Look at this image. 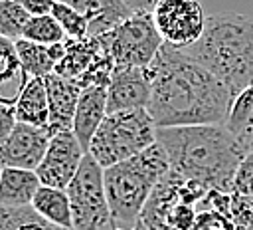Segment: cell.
<instances>
[{
	"instance_id": "cell-1",
	"label": "cell",
	"mask_w": 253,
	"mask_h": 230,
	"mask_svg": "<svg viewBox=\"0 0 253 230\" xmlns=\"http://www.w3.org/2000/svg\"><path fill=\"white\" fill-rule=\"evenodd\" d=\"M148 113L158 129L188 125H225L233 95L211 71L184 54L162 44L148 65Z\"/></svg>"
},
{
	"instance_id": "cell-2",
	"label": "cell",
	"mask_w": 253,
	"mask_h": 230,
	"mask_svg": "<svg viewBox=\"0 0 253 230\" xmlns=\"http://www.w3.org/2000/svg\"><path fill=\"white\" fill-rule=\"evenodd\" d=\"M156 141L168 155L170 171L210 190L231 192L235 171L247 155L225 125L164 127Z\"/></svg>"
},
{
	"instance_id": "cell-3",
	"label": "cell",
	"mask_w": 253,
	"mask_h": 230,
	"mask_svg": "<svg viewBox=\"0 0 253 230\" xmlns=\"http://www.w3.org/2000/svg\"><path fill=\"white\" fill-rule=\"evenodd\" d=\"M184 54L211 71L233 99L253 83V16L211 14L202 38Z\"/></svg>"
},
{
	"instance_id": "cell-4",
	"label": "cell",
	"mask_w": 253,
	"mask_h": 230,
	"mask_svg": "<svg viewBox=\"0 0 253 230\" xmlns=\"http://www.w3.org/2000/svg\"><path fill=\"white\" fill-rule=\"evenodd\" d=\"M168 171L170 161L158 141L136 157L105 169V190L117 230H132L140 222L146 200Z\"/></svg>"
},
{
	"instance_id": "cell-5",
	"label": "cell",
	"mask_w": 253,
	"mask_h": 230,
	"mask_svg": "<svg viewBox=\"0 0 253 230\" xmlns=\"http://www.w3.org/2000/svg\"><path fill=\"white\" fill-rule=\"evenodd\" d=\"M156 137L158 127L148 109L115 111L105 117L87 153L107 169L146 151L156 143Z\"/></svg>"
},
{
	"instance_id": "cell-6",
	"label": "cell",
	"mask_w": 253,
	"mask_h": 230,
	"mask_svg": "<svg viewBox=\"0 0 253 230\" xmlns=\"http://www.w3.org/2000/svg\"><path fill=\"white\" fill-rule=\"evenodd\" d=\"M210 188L168 171L152 190L140 220L148 230H196L198 202Z\"/></svg>"
},
{
	"instance_id": "cell-7",
	"label": "cell",
	"mask_w": 253,
	"mask_h": 230,
	"mask_svg": "<svg viewBox=\"0 0 253 230\" xmlns=\"http://www.w3.org/2000/svg\"><path fill=\"white\" fill-rule=\"evenodd\" d=\"M105 169L85 153L81 167L67 184L71 202V230H117L105 190Z\"/></svg>"
},
{
	"instance_id": "cell-8",
	"label": "cell",
	"mask_w": 253,
	"mask_h": 230,
	"mask_svg": "<svg viewBox=\"0 0 253 230\" xmlns=\"http://www.w3.org/2000/svg\"><path fill=\"white\" fill-rule=\"evenodd\" d=\"M99 40L113 58L115 69L148 67L164 44L152 14H130L111 32L99 36Z\"/></svg>"
},
{
	"instance_id": "cell-9",
	"label": "cell",
	"mask_w": 253,
	"mask_h": 230,
	"mask_svg": "<svg viewBox=\"0 0 253 230\" xmlns=\"http://www.w3.org/2000/svg\"><path fill=\"white\" fill-rule=\"evenodd\" d=\"M152 20L164 44L184 50L202 38L208 16L200 0H160Z\"/></svg>"
},
{
	"instance_id": "cell-10",
	"label": "cell",
	"mask_w": 253,
	"mask_h": 230,
	"mask_svg": "<svg viewBox=\"0 0 253 230\" xmlns=\"http://www.w3.org/2000/svg\"><path fill=\"white\" fill-rule=\"evenodd\" d=\"M85 149L75 137L73 131H59L51 135L47 151L36 169L42 184L55 186V188H67V184L77 174L81 161L85 157Z\"/></svg>"
},
{
	"instance_id": "cell-11",
	"label": "cell",
	"mask_w": 253,
	"mask_h": 230,
	"mask_svg": "<svg viewBox=\"0 0 253 230\" xmlns=\"http://www.w3.org/2000/svg\"><path fill=\"white\" fill-rule=\"evenodd\" d=\"M49 139L51 135L47 129L18 121L12 135L0 145V165L36 171L47 151Z\"/></svg>"
},
{
	"instance_id": "cell-12",
	"label": "cell",
	"mask_w": 253,
	"mask_h": 230,
	"mask_svg": "<svg viewBox=\"0 0 253 230\" xmlns=\"http://www.w3.org/2000/svg\"><path fill=\"white\" fill-rule=\"evenodd\" d=\"M148 101H150L148 67L115 69L113 79L107 85V109H109V113L146 109Z\"/></svg>"
},
{
	"instance_id": "cell-13",
	"label": "cell",
	"mask_w": 253,
	"mask_h": 230,
	"mask_svg": "<svg viewBox=\"0 0 253 230\" xmlns=\"http://www.w3.org/2000/svg\"><path fill=\"white\" fill-rule=\"evenodd\" d=\"M45 91H47V105H49V135H55L59 131H71L75 109L79 103V97L83 93V87L77 79L63 77L57 73H49L43 77Z\"/></svg>"
},
{
	"instance_id": "cell-14",
	"label": "cell",
	"mask_w": 253,
	"mask_h": 230,
	"mask_svg": "<svg viewBox=\"0 0 253 230\" xmlns=\"http://www.w3.org/2000/svg\"><path fill=\"white\" fill-rule=\"evenodd\" d=\"M107 115V87H85L79 97L71 127L85 151H89V145Z\"/></svg>"
},
{
	"instance_id": "cell-15",
	"label": "cell",
	"mask_w": 253,
	"mask_h": 230,
	"mask_svg": "<svg viewBox=\"0 0 253 230\" xmlns=\"http://www.w3.org/2000/svg\"><path fill=\"white\" fill-rule=\"evenodd\" d=\"M79 10L87 24L89 36H103L126 20L132 12L125 4V0H63Z\"/></svg>"
},
{
	"instance_id": "cell-16",
	"label": "cell",
	"mask_w": 253,
	"mask_h": 230,
	"mask_svg": "<svg viewBox=\"0 0 253 230\" xmlns=\"http://www.w3.org/2000/svg\"><path fill=\"white\" fill-rule=\"evenodd\" d=\"M103 54H105V48H103L99 36H87L81 40L65 38V54L59 59V63L55 65L53 73L71 77V79H79L81 75H85L91 69V65Z\"/></svg>"
},
{
	"instance_id": "cell-17",
	"label": "cell",
	"mask_w": 253,
	"mask_h": 230,
	"mask_svg": "<svg viewBox=\"0 0 253 230\" xmlns=\"http://www.w3.org/2000/svg\"><path fill=\"white\" fill-rule=\"evenodd\" d=\"M16 52L28 77H47L55 71V65L65 54V42L59 44H36L30 40H18Z\"/></svg>"
},
{
	"instance_id": "cell-18",
	"label": "cell",
	"mask_w": 253,
	"mask_h": 230,
	"mask_svg": "<svg viewBox=\"0 0 253 230\" xmlns=\"http://www.w3.org/2000/svg\"><path fill=\"white\" fill-rule=\"evenodd\" d=\"M42 180L36 171L2 167L0 174V204L2 206H30Z\"/></svg>"
},
{
	"instance_id": "cell-19",
	"label": "cell",
	"mask_w": 253,
	"mask_h": 230,
	"mask_svg": "<svg viewBox=\"0 0 253 230\" xmlns=\"http://www.w3.org/2000/svg\"><path fill=\"white\" fill-rule=\"evenodd\" d=\"M28 79L16 52V42L0 36V103L16 105Z\"/></svg>"
},
{
	"instance_id": "cell-20",
	"label": "cell",
	"mask_w": 253,
	"mask_h": 230,
	"mask_svg": "<svg viewBox=\"0 0 253 230\" xmlns=\"http://www.w3.org/2000/svg\"><path fill=\"white\" fill-rule=\"evenodd\" d=\"M14 107H16V117L20 123L47 129L49 127V105H47V91H45L43 77H30Z\"/></svg>"
},
{
	"instance_id": "cell-21",
	"label": "cell",
	"mask_w": 253,
	"mask_h": 230,
	"mask_svg": "<svg viewBox=\"0 0 253 230\" xmlns=\"http://www.w3.org/2000/svg\"><path fill=\"white\" fill-rule=\"evenodd\" d=\"M32 206L40 216H43L51 224L71 230L73 216H71L69 194H67L65 188H55V186L42 184L40 190L36 192L34 200H32Z\"/></svg>"
},
{
	"instance_id": "cell-22",
	"label": "cell",
	"mask_w": 253,
	"mask_h": 230,
	"mask_svg": "<svg viewBox=\"0 0 253 230\" xmlns=\"http://www.w3.org/2000/svg\"><path fill=\"white\" fill-rule=\"evenodd\" d=\"M0 230H69L51 224L40 216L34 206H2L0 204Z\"/></svg>"
},
{
	"instance_id": "cell-23",
	"label": "cell",
	"mask_w": 253,
	"mask_h": 230,
	"mask_svg": "<svg viewBox=\"0 0 253 230\" xmlns=\"http://www.w3.org/2000/svg\"><path fill=\"white\" fill-rule=\"evenodd\" d=\"M225 127L237 137V141L245 149V141L253 133V83L233 99Z\"/></svg>"
},
{
	"instance_id": "cell-24",
	"label": "cell",
	"mask_w": 253,
	"mask_h": 230,
	"mask_svg": "<svg viewBox=\"0 0 253 230\" xmlns=\"http://www.w3.org/2000/svg\"><path fill=\"white\" fill-rule=\"evenodd\" d=\"M30 12L20 0H0V36L12 42L24 38V30L30 22Z\"/></svg>"
},
{
	"instance_id": "cell-25",
	"label": "cell",
	"mask_w": 253,
	"mask_h": 230,
	"mask_svg": "<svg viewBox=\"0 0 253 230\" xmlns=\"http://www.w3.org/2000/svg\"><path fill=\"white\" fill-rule=\"evenodd\" d=\"M24 40H30L36 44H59V42H65V32L51 14L32 16L24 30Z\"/></svg>"
},
{
	"instance_id": "cell-26",
	"label": "cell",
	"mask_w": 253,
	"mask_h": 230,
	"mask_svg": "<svg viewBox=\"0 0 253 230\" xmlns=\"http://www.w3.org/2000/svg\"><path fill=\"white\" fill-rule=\"evenodd\" d=\"M51 16L59 22V26L63 28L65 32V38H71V40H81V38H87L89 36V24L85 20V16L75 10L71 4L63 2V0H57V4L53 6V12Z\"/></svg>"
},
{
	"instance_id": "cell-27",
	"label": "cell",
	"mask_w": 253,
	"mask_h": 230,
	"mask_svg": "<svg viewBox=\"0 0 253 230\" xmlns=\"http://www.w3.org/2000/svg\"><path fill=\"white\" fill-rule=\"evenodd\" d=\"M233 194H243V196H253V153H247L243 161L239 163L233 184H231Z\"/></svg>"
},
{
	"instance_id": "cell-28",
	"label": "cell",
	"mask_w": 253,
	"mask_h": 230,
	"mask_svg": "<svg viewBox=\"0 0 253 230\" xmlns=\"http://www.w3.org/2000/svg\"><path fill=\"white\" fill-rule=\"evenodd\" d=\"M231 212H233V220L237 228L253 224V196L231 192Z\"/></svg>"
},
{
	"instance_id": "cell-29",
	"label": "cell",
	"mask_w": 253,
	"mask_h": 230,
	"mask_svg": "<svg viewBox=\"0 0 253 230\" xmlns=\"http://www.w3.org/2000/svg\"><path fill=\"white\" fill-rule=\"evenodd\" d=\"M16 125H18L16 107L8 103H0V145H4V141L12 135Z\"/></svg>"
},
{
	"instance_id": "cell-30",
	"label": "cell",
	"mask_w": 253,
	"mask_h": 230,
	"mask_svg": "<svg viewBox=\"0 0 253 230\" xmlns=\"http://www.w3.org/2000/svg\"><path fill=\"white\" fill-rule=\"evenodd\" d=\"M22 6L30 12V16H45L53 12L57 0H20Z\"/></svg>"
},
{
	"instance_id": "cell-31",
	"label": "cell",
	"mask_w": 253,
	"mask_h": 230,
	"mask_svg": "<svg viewBox=\"0 0 253 230\" xmlns=\"http://www.w3.org/2000/svg\"><path fill=\"white\" fill-rule=\"evenodd\" d=\"M158 2L160 0H125V4L132 14H152Z\"/></svg>"
},
{
	"instance_id": "cell-32",
	"label": "cell",
	"mask_w": 253,
	"mask_h": 230,
	"mask_svg": "<svg viewBox=\"0 0 253 230\" xmlns=\"http://www.w3.org/2000/svg\"><path fill=\"white\" fill-rule=\"evenodd\" d=\"M132 230H148V228H146V226H144V222L140 220V222H138V224H136V226H134Z\"/></svg>"
},
{
	"instance_id": "cell-33",
	"label": "cell",
	"mask_w": 253,
	"mask_h": 230,
	"mask_svg": "<svg viewBox=\"0 0 253 230\" xmlns=\"http://www.w3.org/2000/svg\"><path fill=\"white\" fill-rule=\"evenodd\" d=\"M237 230H253V224H247V226H241V228H237Z\"/></svg>"
},
{
	"instance_id": "cell-34",
	"label": "cell",
	"mask_w": 253,
	"mask_h": 230,
	"mask_svg": "<svg viewBox=\"0 0 253 230\" xmlns=\"http://www.w3.org/2000/svg\"><path fill=\"white\" fill-rule=\"evenodd\" d=\"M206 230H215V228H206Z\"/></svg>"
},
{
	"instance_id": "cell-35",
	"label": "cell",
	"mask_w": 253,
	"mask_h": 230,
	"mask_svg": "<svg viewBox=\"0 0 253 230\" xmlns=\"http://www.w3.org/2000/svg\"><path fill=\"white\" fill-rule=\"evenodd\" d=\"M0 174H2V165H0Z\"/></svg>"
}]
</instances>
